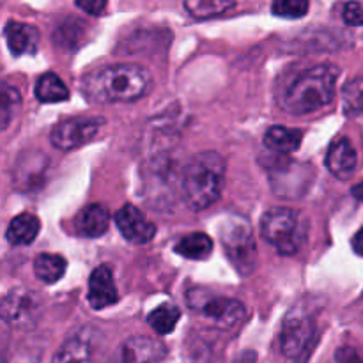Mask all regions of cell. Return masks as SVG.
<instances>
[{"label": "cell", "mask_w": 363, "mask_h": 363, "mask_svg": "<svg viewBox=\"0 0 363 363\" xmlns=\"http://www.w3.org/2000/svg\"><path fill=\"white\" fill-rule=\"evenodd\" d=\"M261 234L279 254L294 255L303 247L307 227L293 209L275 208L261 218Z\"/></svg>", "instance_id": "cell-4"}, {"label": "cell", "mask_w": 363, "mask_h": 363, "mask_svg": "<svg viewBox=\"0 0 363 363\" xmlns=\"http://www.w3.org/2000/svg\"><path fill=\"white\" fill-rule=\"evenodd\" d=\"M339 67L333 64L308 67L284 89L280 106L293 116H305L330 105L335 96Z\"/></svg>", "instance_id": "cell-1"}, {"label": "cell", "mask_w": 363, "mask_h": 363, "mask_svg": "<svg viewBox=\"0 0 363 363\" xmlns=\"http://www.w3.org/2000/svg\"><path fill=\"white\" fill-rule=\"evenodd\" d=\"M106 4H108V0H77V6L92 16L103 14V11L106 9Z\"/></svg>", "instance_id": "cell-29"}, {"label": "cell", "mask_w": 363, "mask_h": 363, "mask_svg": "<svg viewBox=\"0 0 363 363\" xmlns=\"http://www.w3.org/2000/svg\"><path fill=\"white\" fill-rule=\"evenodd\" d=\"M303 133L300 130H291L284 126H273L264 133V145L275 152H293L301 145Z\"/></svg>", "instance_id": "cell-19"}, {"label": "cell", "mask_w": 363, "mask_h": 363, "mask_svg": "<svg viewBox=\"0 0 363 363\" xmlns=\"http://www.w3.org/2000/svg\"><path fill=\"white\" fill-rule=\"evenodd\" d=\"M167 357L162 340L152 337H131L117 347L108 363H160Z\"/></svg>", "instance_id": "cell-11"}, {"label": "cell", "mask_w": 363, "mask_h": 363, "mask_svg": "<svg viewBox=\"0 0 363 363\" xmlns=\"http://www.w3.org/2000/svg\"><path fill=\"white\" fill-rule=\"evenodd\" d=\"M66 259L57 254H41L34 261V273L41 282L55 284L66 273Z\"/></svg>", "instance_id": "cell-22"}, {"label": "cell", "mask_w": 363, "mask_h": 363, "mask_svg": "<svg viewBox=\"0 0 363 363\" xmlns=\"http://www.w3.org/2000/svg\"><path fill=\"white\" fill-rule=\"evenodd\" d=\"M7 46L11 53L16 57L34 55L39 48V30L34 25L20 23V21H9L4 28Z\"/></svg>", "instance_id": "cell-15"}, {"label": "cell", "mask_w": 363, "mask_h": 363, "mask_svg": "<svg viewBox=\"0 0 363 363\" xmlns=\"http://www.w3.org/2000/svg\"><path fill=\"white\" fill-rule=\"evenodd\" d=\"M39 229H41V223H39L38 216L30 215V213H21L11 220L6 230V238L13 247H25V245L34 243Z\"/></svg>", "instance_id": "cell-18"}, {"label": "cell", "mask_w": 363, "mask_h": 363, "mask_svg": "<svg viewBox=\"0 0 363 363\" xmlns=\"http://www.w3.org/2000/svg\"><path fill=\"white\" fill-rule=\"evenodd\" d=\"M344 21L347 25H354V27H362L363 25V7L358 2H347L344 7Z\"/></svg>", "instance_id": "cell-28"}, {"label": "cell", "mask_w": 363, "mask_h": 363, "mask_svg": "<svg viewBox=\"0 0 363 363\" xmlns=\"http://www.w3.org/2000/svg\"><path fill=\"white\" fill-rule=\"evenodd\" d=\"M337 363H363V354L354 347H340L335 353Z\"/></svg>", "instance_id": "cell-30"}, {"label": "cell", "mask_w": 363, "mask_h": 363, "mask_svg": "<svg viewBox=\"0 0 363 363\" xmlns=\"http://www.w3.org/2000/svg\"><path fill=\"white\" fill-rule=\"evenodd\" d=\"M225 181V162L215 151L195 155L183 170V191L188 206L195 211L215 204Z\"/></svg>", "instance_id": "cell-3"}, {"label": "cell", "mask_w": 363, "mask_h": 363, "mask_svg": "<svg viewBox=\"0 0 363 363\" xmlns=\"http://www.w3.org/2000/svg\"><path fill=\"white\" fill-rule=\"evenodd\" d=\"M110 215L105 206L89 204L74 216V233L82 238H99L108 230Z\"/></svg>", "instance_id": "cell-16"}, {"label": "cell", "mask_w": 363, "mask_h": 363, "mask_svg": "<svg viewBox=\"0 0 363 363\" xmlns=\"http://www.w3.org/2000/svg\"><path fill=\"white\" fill-rule=\"evenodd\" d=\"M315 325L311 315L301 311H293L287 314L282 325V335H280V347L284 357L291 360H305L308 351L314 346Z\"/></svg>", "instance_id": "cell-7"}, {"label": "cell", "mask_w": 363, "mask_h": 363, "mask_svg": "<svg viewBox=\"0 0 363 363\" xmlns=\"http://www.w3.org/2000/svg\"><path fill=\"white\" fill-rule=\"evenodd\" d=\"M181 311L172 303H163L147 315V323L158 335H169L179 323Z\"/></svg>", "instance_id": "cell-23"}, {"label": "cell", "mask_w": 363, "mask_h": 363, "mask_svg": "<svg viewBox=\"0 0 363 363\" xmlns=\"http://www.w3.org/2000/svg\"><path fill=\"white\" fill-rule=\"evenodd\" d=\"M116 223L124 240L133 245H145L155 238L156 227L133 204H126L116 213Z\"/></svg>", "instance_id": "cell-12"}, {"label": "cell", "mask_w": 363, "mask_h": 363, "mask_svg": "<svg viewBox=\"0 0 363 363\" xmlns=\"http://www.w3.org/2000/svg\"><path fill=\"white\" fill-rule=\"evenodd\" d=\"M152 77L137 64L106 66L85 84L89 98L98 103H130L140 99L151 89Z\"/></svg>", "instance_id": "cell-2"}, {"label": "cell", "mask_w": 363, "mask_h": 363, "mask_svg": "<svg viewBox=\"0 0 363 363\" xmlns=\"http://www.w3.org/2000/svg\"><path fill=\"white\" fill-rule=\"evenodd\" d=\"M353 250L357 252L358 255H362L363 257V227L360 230H358L357 234H354L353 238Z\"/></svg>", "instance_id": "cell-31"}, {"label": "cell", "mask_w": 363, "mask_h": 363, "mask_svg": "<svg viewBox=\"0 0 363 363\" xmlns=\"http://www.w3.org/2000/svg\"><path fill=\"white\" fill-rule=\"evenodd\" d=\"M308 0H273V13L282 18H301L308 13Z\"/></svg>", "instance_id": "cell-27"}, {"label": "cell", "mask_w": 363, "mask_h": 363, "mask_svg": "<svg viewBox=\"0 0 363 363\" xmlns=\"http://www.w3.org/2000/svg\"><path fill=\"white\" fill-rule=\"evenodd\" d=\"M184 9L197 20H208L229 11L234 0H183Z\"/></svg>", "instance_id": "cell-24"}, {"label": "cell", "mask_w": 363, "mask_h": 363, "mask_svg": "<svg viewBox=\"0 0 363 363\" xmlns=\"http://www.w3.org/2000/svg\"><path fill=\"white\" fill-rule=\"evenodd\" d=\"M53 363H99V360L96 357L94 344L84 332L67 339L60 346L53 358Z\"/></svg>", "instance_id": "cell-17"}, {"label": "cell", "mask_w": 363, "mask_h": 363, "mask_svg": "<svg viewBox=\"0 0 363 363\" xmlns=\"http://www.w3.org/2000/svg\"><path fill=\"white\" fill-rule=\"evenodd\" d=\"M50 160L43 152H25L13 167V184L21 191H38L48 177Z\"/></svg>", "instance_id": "cell-10"}, {"label": "cell", "mask_w": 363, "mask_h": 363, "mask_svg": "<svg viewBox=\"0 0 363 363\" xmlns=\"http://www.w3.org/2000/svg\"><path fill=\"white\" fill-rule=\"evenodd\" d=\"M105 119L103 117H71L62 121L52 130V144L60 151H71L80 145L87 144L89 140L96 137L99 128L103 126Z\"/></svg>", "instance_id": "cell-9"}, {"label": "cell", "mask_w": 363, "mask_h": 363, "mask_svg": "<svg viewBox=\"0 0 363 363\" xmlns=\"http://www.w3.org/2000/svg\"><path fill=\"white\" fill-rule=\"evenodd\" d=\"M34 94L41 103H59L69 98V89L55 73H45L35 82Z\"/></svg>", "instance_id": "cell-21"}, {"label": "cell", "mask_w": 363, "mask_h": 363, "mask_svg": "<svg viewBox=\"0 0 363 363\" xmlns=\"http://www.w3.org/2000/svg\"><path fill=\"white\" fill-rule=\"evenodd\" d=\"M174 250L184 259H191V261H202L208 259L213 252V241L208 234L204 233H191L181 238L176 243Z\"/></svg>", "instance_id": "cell-20"}, {"label": "cell", "mask_w": 363, "mask_h": 363, "mask_svg": "<svg viewBox=\"0 0 363 363\" xmlns=\"http://www.w3.org/2000/svg\"><path fill=\"white\" fill-rule=\"evenodd\" d=\"M342 110L346 116L363 113V77L347 82L342 89Z\"/></svg>", "instance_id": "cell-25"}, {"label": "cell", "mask_w": 363, "mask_h": 363, "mask_svg": "<svg viewBox=\"0 0 363 363\" xmlns=\"http://www.w3.org/2000/svg\"><path fill=\"white\" fill-rule=\"evenodd\" d=\"M43 314V301L38 293L28 289H13L2 300V319L16 330H30Z\"/></svg>", "instance_id": "cell-8"}, {"label": "cell", "mask_w": 363, "mask_h": 363, "mask_svg": "<svg viewBox=\"0 0 363 363\" xmlns=\"http://www.w3.org/2000/svg\"><path fill=\"white\" fill-rule=\"evenodd\" d=\"M188 305L201 312L216 328L230 330L240 325L245 318V305L234 298H222L208 294L201 289L188 293Z\"/></svg>", "instance_id": "cell-6"}, {"label": "cell", "mask_w": 363, "mask_h": 363, "mask_svg": "<svg viewBox=\"0 0 363 363\" xmlns=\"http://www.w3.org/2000/svg\"><path fill=\"white\" fill-rule=\"evenodd\" d=\"M325 162L332 176H335L340 181H347L357 172L358 156L351 142L347 138L340 137L330 144Z\"/></svg>", "instance_id": "cell-14"}, {"label": "cell", "mask_w": 363, "mask_h": 363, "mask_svg": "<svg viewBox=\"0 0 363 363\" xmlns=\"http://www.w3.org/2000/svg\"><path fill=\"white\" fill-rule=\"evenodd\" d=\"M222 243L229 261L241 275H250L255 268L257 248L250 223L245 218H230L222 227Z\"/></svg>", "instance_id": "cell-5"}, {"label": "cell", "mask_w": 363, "mask_h": 363, "mask_svg": "<svg viewBox=\"0 0 363 363\" xmlns=\"http://www.w3.org/2000/svg\"><path fill=\"white\" fill-rule=\"evenodd\" d=\"M351 194H353L354 199H358V201L363 202V181H362V183L354 184L353 190H351Z\"/></svg>", "instance_id": "cell-32"}, {"label": "cell", "mask_w": 363, "mask_h": 363, "mask_svg": "<svg viewBox=\"0 0 363 363\" xmlns=\"http://www.w3.org/2000/svg\"><path fill=\"white\" fill-rule=\"evenodd\" d=\"M87 301L94 311H103L119 301L116 282L108 266H99L91 273Z\"/></svg>", "instance_id": "cell-13"}, {"label": "cell", "mask_w": 363, "mask_h": 363, "mask_svg": "<svg viewBox=\"0 0 363 363\" xmlns=\"http://www.w3.org/2000/svg\"><path fill=\"white\" fill-rule=\"evenodd\" d=\"M20 103H21L20 92H18L14 87H11V85L4 84L2 101H0V124H2V128L9 126L11 119L14 117V112L18 110Z\"/></svg>", "instance_id": "cell-26"}]
</instances>
